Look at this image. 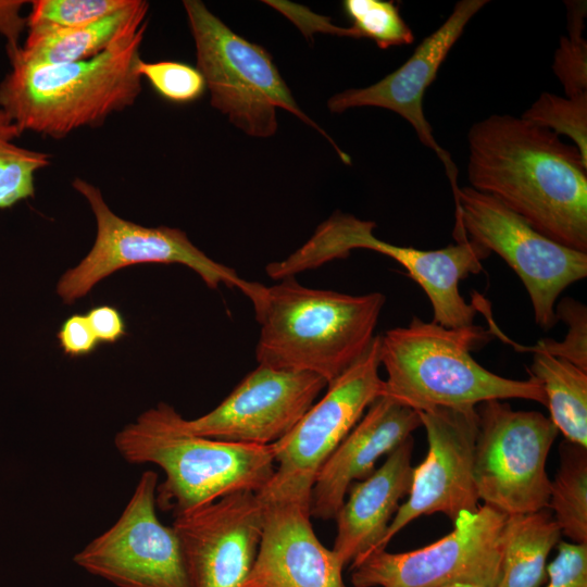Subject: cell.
<instances>
[{
    "label": "cell",
    "mask_w": 587,
    "mask_h": 587,
    "mask_svg": "<svg viewBox=\"0 0 587 587\" xmlns=\"http://www.w3.org/2000/svg\"><path fill=\"white\" fill-rule=\"evenodd\" d=\"M528 373L541 384L557 429L566 441L587 448V371L567 360L535 352Z\"/></svg>",
    "instance_id": "603a6c76"
},
{
    "label": "cell",
    "mask_w": 587,
    "mask_h": 587,
    "mask_svg": "<svg viewBox=\"0 0 587 587\" xmlns=\"http://www.w3.org/2000/svg\"><path fill=\"white\" fill-rule=\"evenodd\" d=\"M445 587H478V586L455 584V585H449V586H445Z\"/></svg>",
    "instance_id": "d590c367"
},
{
    "label": "cell",
    "mask_w": 587,
    "mask_h": 587,
    "mask_svg": "<svg viewBox=\"0 0 587 587\" xmlns=\"http://www.w3.org/2000/svg\"><path fill=\"white\" fill-rule=\"evenodd\" d=\"M177 412L159 403L125 425L114 446L132 464H154L165 474L157 507L174 517L240 490L259 491L275 473L272 445L235 444L193 435L176 422Z\"/></svg>",
    "instance_id": "277c9868"
},
{
    "label": "cell",
    "mask_w": 587,
    "mask_h": 587,
    "mask_svg": "<svg viewBox=\"0 0 587 587\" xmlns=\"http://www.w3.org/2000/svg\"><path fill=\"white\" fill-rule=\"evenodd\" d=\"M507 514L483 504L462 511L451 533L423 548L369 554L351 567L354 587H497Z\"/></svg>",
    "instance_id": "30bf717a"
},
{
    "label": "cell",
    "mask_w": 587,
    "mask_h": 587,
    "mask_svg": "<svg viewBox=\"0 0 587 587\" xmlns=\"http://www.w3.org/2000/svg\"><path fill=\"white\" fill-rule=\"evenodd\" d=\"M587 448L570 441L560 447L561 464L550 482L547 509L561 533L574 544H587Z\"/></svg>",
    "instance_id": "cb8c5ba5"
},
{
    "label": "cell",
    "mask_w": 587,
    "mask_h": 587,
    "mask_svg": "<svg viewBox=\"0 0 587 587\" xmlns=\"http://www.w3.org/2000/svg\"><path fill=\"white\" fill-rule=\"evenodd\" d=\"M547 577L546 587H587V544L560 542Z\"/></svg>",
    "instance_id": "1f68e13d"
},
{
    "label": "cell",
    "mask_w": 587,
    "mask_h": 587,
    "mask_svg": "<svg viewBox=\"0 0 587 587\" xmlns=\"http://www.w3.org/2000/svg\"><path fill=\"white\" fill-rule=\"evenodd\" d=\"M421 426L417 411L389 397H377L317 471L311 490V516L335 519L350 485L369 477L382 455Z\"/></svg>",
    "instance_id": "d6986e66"
},
{
    "label": "cell",
    "mask_w": 587,
    "mask_h": 587,
    "mask_svg": "<svg viewBox=\"0 0 587 587\" xmlns=\"http://www.w3.org/2000/svg\"><path fill=\"white\" fill-rule=\"evenodd\" d=\"M327 382L303 371L258 365L212 411L177 425L185 432L247 445H272L286 436L314 404Z\"/></svg>",
    "instance_id": "5bb4252c"
},
{
    "label": "cell",
    "mask_w": 587,
    "mask_h": 587,
    "mask_svg": "<svg viewBox=\"0 0 587 587\" xmlns=\"http://www.w3.org/2000/svg\"><path fill=\"white\" fill-rule=\"evenodd\" d=\"M467 179L533 228L587 252V162L524 117L492 114L467 133Z\"/></svg>",
    "instance_id": "6da1fadb"
},
{
    "label": "cell",
    "mask_w": 587,
    "mask_h": 587,
    "mask_svg": "<svg viewBox=\"0 0 587 587\" xmlns=\"http://www.w3.org/2000/svg\"><path fill=\"white\" fill-rule=\"evenodd\" d=\"M312 486L307 478L274 473L257 491L263 503V528L242 587H346L344 564L313 530Z\"/></svg>",
    "instance_id": "7c38bea8"
},
{
    "label": "cell",
    "mask_w": 587,
    "mask_h": 587,
    "mask_svg": "<svg viewBox=\"0 0 587 587\" xmlns=\"http://www.w3.org/2000/svg\"><path fill=\"white\" fill-rule=\"evenodd\" d=\"M453 199L455 240L467 237L500 255L525 286L537 325L551 329L558 322L559 295L587 276V252L548 238L498 200L470 186L460 187Z\"/></svg>",
    "instance_id": "52a82bcc"
},
{
    "label": "cell",
    "mask_w": 587,
    "mask_h": 587,
    "mask_svg": "<svg viewBox=\"0 0 587 587\" xmlns=\"http://www.w3.org/2000/svg\"><path fill=\"white\" fill-rule=\"evenodd\" d=\"M26 3L28 2L21 0H0V35L7 39L9 57L16 53L21 47L18 39L27 26V20L20 12Z\"/></svg>",
    "instance_id": "e575fe53"
},
{
    "label": "cell",
    "mask_w": 587,
    "mask_h": 587,
    "mask_svg": "<svg viewBox=\"0 0 587 587\" xmlns=\"http://www.w3.org/2000/svg\"><path fill=\"white\" fill-rule=\"evenodd\" d=\"M557 320L567 323L569 332L561 342L540 340L527 350L548 353L587 371V311L586 307L571 298L563 299L555 308Z\"/></svg>",
    "instance_id": "4dcf8cb0"
},
{
    "label": "cell",
    "mask_w": 587,
    "mask_h": 587,
    "mask_svg": "<svg viewBox=\"0 0 587 587\" xmlns=\"http://www.w3.org/2000/svg\"><path fill=\"white\" fill-rule=\"evenodd\" d=\"M522 117L558 136H567L587 162V95L570 98L545 91Z\"/></svg>",
    "instance_id": "4316f807"
},
{
    "label": "cell",
    "mask_w": 587,
    "mask_h": 587,
    "mask_svg": "<svg viewBox=\"0 0 587 587\" xmlns=\"http://www.w3.org/2000/svg\"><path fill=\"white\" fill-rule=\"evenodd\" d=\"M488 0L458 1L447 20L415 48L411 57L396 71L365 88L348 89L327 101L329 111L340 113L361 107L390 110L411 124L420 141L432 149L446 168L452 193L458 185V168L450 153L436 140L424 110V95L436 79L449 51L463 34L472 17Z\"/></svg>",
    "instance_id": "2e32d148"
},
{
    "label": "cell",
    "mask_w": 587,
    "mask_h": 587,
    "mask_svg": "<svg viewBox=\"0 0 587 587\" xmlns=\"http://www.w3.org/2000/svg\"><path fill=\"white\" fill-rule=\"evenodd\" d=\"M158 474L145 471L117 521L73 561L118 587H192L173 526L157 514Z\"/></svg>",
    "instance_id": "8fae6325"
},
{
    "label": "cell",
    "mask_w": 587,
    "mask_h": 587,
    "mask_svg": "<svg viewBox=\"0 0 587 587\" xmlns=\"http://www.w3.org/2000/svg\"><path fill=\"white\" fill-rule=\"evenodd\" d=\"M192 587H242L257 558L263 503L240 490L174 517Z\"/></svg>",
    "instance_id": "9a60e30c"
},
{
    "label": "cell",
    "mask_w": 587,
    "mask_h": 587,
    "mask_svg": "<svg viewBox=\"0 0 587 587\" xmlns=\"http://www.w3.org/2000/svg\"><path fill=\"white\" fill-rule=\"evenodd\" d=\"M561 534L547 508L507 515L497 587H541L547 578L548 555Z\"/></svg>",
    "instance_id": "7402d4cb"
},
{
    "label": "cell",
    "mask_w": 587,
    "mask_h": 587,
    "mask_svg": "<svg viewBox=\"0 0 587 587\" xmlns=\"http://www.w3.org/2000/svg\"><path fill=\"white\" fill-rule=\"evenodd\" d=\"M486 333L479 326L444 327L413 317L379 336V361L387 373L382 396L415 411L474 408L489 400L526 399L547 405L541 384L483 367L471 354Z\"/></svg>",
    "instance_id": "5b68a950"
},
{
    "label": "cell",
    "mask_w": 587,
    "mask_h": 587,
    "mask_svg": "<svg viewBox=\"0 0 587 587\" xmlns=\"http://www.w3.org/2000/svg\"><path fill=\"white\" fill-rule=\"evenodd\" d=\"M344 10L352 22L353 38H367L380 49L410 45L414 34L392 1L346 0Z\"/></svg>",
    "instance_id": "484cf974"
},
{
    "label": "cell",
    "mask_w": 587,
    "mask_h": 587,
    "mask_svg": "<svg viewBox=\"0 0 587 587\" xmlns=\"http://www.w3.org/2000/svg\"><path fill=\"white\" fill-rule=\"evenodd\" d=\"M58 339L63 352L71 357L89 354L99 344L87 316L83 314L66 319L58 332Z\"/></svg>",
    "instance_id": "d6a6232c"
},
{
    "label": "cell",
    "mask_w": 587,
    "mask_h": 587,
    "mask_svg": "<svg viewBox=\"0 0 587 587\" xmlns=\"http://www.w3.org/2000/svg\"><path fill=\"white\" fill-rule=\"evenodd\" d=\"M138 72L166 100L186 103L200 98L205 89V82L197 70L175 61H140Z\"/></svg>",
    "instance_id": "f546056e"
},
{
    "label": "cell",
    "mask_w": 587,
    "mask_h": 587,
    "mask_svg": "<svg viewBox=\"0 0 587 587\" xmlns=\"http://www.w3.org/2000/svg\"><path fill=\"white\" fill-rule=\"evenodd\" d=\"M567 36L560 39L552 68L566 97L587 95V41L583 36L586 1H565Z\"/></svg>",
    "instance_id": "83f0119b"
},
{
    "label": "cell",
    "mask_w": 587,
    "mask_h": 587,
    "mask_svg": "<svg viewBox=\"0 0 587 587\" xmlns=\"http://www.w3.org/2000/svg\"><path fill=\"white\" fill-rule=\"evenodd\" d=\"M474 482L478 499L510 515L548 507L546 462L558 429L537 411H515L501 400L476 405Z\"/></svg>",
    "instance_id": "ba28073f"
},
{
    "label": "cell",
    "mask_w": 587,
    "mask_h": 587,
    "mask_svg": "<svg viewBox=\"0 0 587 587\" xmlns=\"http://www.w3.org/2000/svg\"><path fill=\"white\" fill-rule=\"evenodd\" d=\"M196 45L197 70L211 95V104L247 135L270 137L277 130L276 109L287 110L322 133L349 164L326 133L299 108L290 89L260 46L233 32L199 0L183 2Z\"/></svg>",
    "instance_id": "8992f818"
},
{
    "label": "cell",
    "mask_w": 587,
    "mask_h": 587,
    "mask_svg": "<svg viewBox=\"0 0 587 587\" xmlns=\"http://www.w3.org/2000/svg\"><path fill=\"white\" fill-rule=\"evenodd\" d=\"M73 187L88 201L97 222L89 253L67 270L57 285L65 303L87 295L104 277L139 263H179L193 270L212 289L235 287L252 300L262 284L241 278L234 268L215 262L197 248L186 233L167 226L146 227L117 216L92 184L75 178Z\"/></svg>",
    "instance_id": "9c48e42d"
},
{
    "label": "cell",
    "mask_w": 587,
    "mask_h": 587,
    "mask_svg": "<svg viewBox=\"0 0 587 587\" xmlns=\"http://www.w3.org/2000/svg\"><path fill=\"white\" fill-rule=\"evenodd\" d=\"M375 226L350 216L340 230L341 250L369 249L394 259L427 295L434 323L449 328L473 325L477 307L464 300L459 284L470 274H478L490 252L467 237L436 250L396 246L378 239L373 234Z\"/></svg>",
    "instance_id": "ac0fdd59"
},
{
    "label": "cell",
    "mask_w": 587,
    "mask_h": 587,
    "mask_svg": "<svg viewBox=\"0 0 587 587\" xmlns=\"http://www.w3.org/2000/svg\"><path fill=\"white\" fill-rule=\"evenodd\" d=\"M99 342L114 344L126 334L120 311L111 305H99L86 314Z\"/></svg>",
    "instance_id": "836d02e7"
},
{
    "label": "cell",
    "mask_w": 587,
    "mask_h": 587,
    "mask_svg": "<svg viewBox=\"0 0 587 587\" xmlns=\"http://www.w3.org/2000/svg\"><path fill=\"white\" fill-rule=\"evenodd\" d=\"M146 23L85 61L42 65L11 61L0 83V109L23 132L54 139L97 127L141 92L138 65Z\"/></svg>",
    "instance_id": "3957f363"
},
{
    "label": "cell",
    "mask_w": 587,
    "mask_h": 587,
    "mask_svg": "<svg viewBox=\"0 0 587 587\" xmlns=\"http://www.w3.org/2000/svg\"><path fill=\"white\" fill-rule=\"evenodd\" d=\"M148 8L146 1L132 0L126 8L85 26L28 28L25 43L9 58L42 65L91 59L138 30L146 23Z\"/></svg>",
    "instance_id": "44dd1931"
},
{
    "label": "cell",
    "mask_w": 587,
    "mask_h": 587,
    "mask_svg": "<svg viewBox=\"0 0 587 587\" xmlns=\"http://www.w3.org/2000/svg\"><path fill=\"white\" fill-rule=\"evenodd\" d=\"M22 132L0 109V209L30 198L35 193V176L50 163V154L16 143Z\"/></svg>",
    "instance_id": "d4e9b609"
},
{
    "label": "cell",
    "mask_w": 587,
    "mask_h": 587,
    "mask_svg": "<svg viewBox=\"0 0 587 587\" xmlns=\"http://www.w3.org/2000/svg\"><path fill=\"white\" fill-rule=\"evenodd\" d=\"M132 0H37L26 17L27 27L74 28L126 8Z\"/></svg>",
    "instance_id": "f1b7e54d"
},
{
    "label": "cell",
    "mask_w": 587,
    "mask_h": 587,
    "mask_svg": "<svg viewBox=\"0 0 587 587\" xmlns=\"http://www.w3.org/2000/svg\"><path fill=\"white\" fill-rule=\"evenodd\" d=\"M379 366V336H375L369 349L327 385L326 394L295 427L272 444L275 474L300 476L314 483L325 460L382 396Z\"/></svg>",
    "instance_id": "e0dca14e"
},
{
    "label": "cell",
    "mask_w": 587,
    "mask_h": 587,
    "mask_svg": "<svg viewBox=\"0 0 587 587\" xmlns=\"http://www.w3.org/2000/svg\"><path fill=\"white\" fill-rule=\"evenodd\" d=\"M417 412L428 451L424 461L413 467L408 500L399 505L379 550L416 517L444 513L454 522L462 511L475 512L479 508L474 482L476 407H437Z\"/></svg>",
    "instance_id": "4fadbf2b"
},
{
    "label": "cell",
    "mask_w": 587,
    "mask_h": 587,
    "mask_svg": "<svg viewBox=\"0 0 587 587\" xmlns=\"http://www.w3.org/2000/svg\"><path fill=\"white\" fill-rule=\"evenodd\" d=\"M385 300L380 292L309 288L295 276L262 285L251 300L260 324L259 365L310 372L332 383L371 346Z\"/></svg>",
    "instance_id": "7a4b0ae2"
},
{
    "label": "cell",
    "mask_w": 587,
    "mask_h": 587,
    "mask_svg": "<svg viewBox=\"0 0 587 587\" xmlns=\"http://www.w3.org/2000/svg\"><path fill=\"white\" fill-rule=\"evenodd\" d=\"M412 450L410 436L388 453L378 470L350 485L349 497L335 516L337 534L332 549L344 566L352 567L379 550L399 501L411 487Z\"/></svg>",
    "instance_id": "ffe728a7"
}]
</instances>
